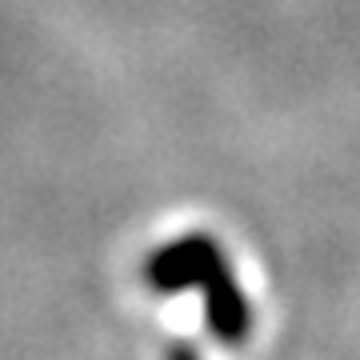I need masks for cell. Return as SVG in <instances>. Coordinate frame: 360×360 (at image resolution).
I'll return each mask as SVG.
<instances>
[{"instance_id":"obj_1","label":"cell","mask_w":360,"mask_h":360,"mask_svg":"<svg viewBox=\"0 0 360 360\" xmlns=\"http://www.w3.org/2000/svg\"><path fill=\"white\" fill-rule=\"evenodd\" d=\"M220 269H229L224 248L208 232H188L180 240H168L144 260V284L160 296L184 292V288H205Z\"/></svg>"},{"instance_id":"obj_2","label":"cell","mask_w":360,"mask_h":360,"mask_svg":"<svg viewBox=\"0 0 360 360\" xmlns=\"http://www.w3.org/2000/svg\"><path fill=\"white\" fill-rule=\"evenodd\" d=\"M200 292H205L208 333L217 336L220 345H245L248 333H252V309H248V296L236 284L232 269H220Z\"/></svg>"}]
</instances>
